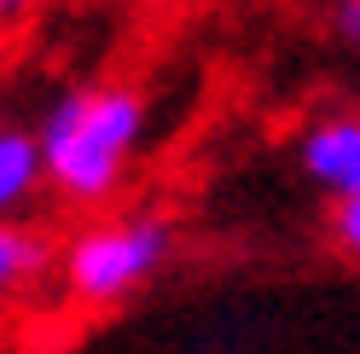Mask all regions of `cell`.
<instances>
[{"instance_id": "7a4b0ae2", "label": "cell", "mask_w": 360, "mask_h": 354, "mask_svg": "<svg viewBox=\"0 0 360 354\" xmlns=\"http://www.w3.org/2000/svg\"><path fill=\"white\" fill-rule=\"evenodd\" d=\"M169 244H174V227L163 215H128L110 227H94L64 250V284L76 302H122L163 268Z\"/></svg>"}, {"instance_id": "3957f363", "label": "cell", "mask_w": 360, "mask_h": 354, "mask_svg": "<svg viewBox=\"0 0 360 354\" xmlns=\"http://www.w3.org/2000/svg\"><path fill=\"white\" fill-rule=\"evenodd\" d=\"M297 163L314 186L337 197L360 192V110H337V117H314L297 134Z\"/></svg>"}, {"instance_id": "8992f818", "label": "cell", "mask_w": 360, "mask_h": 354, "mask_svg": "<svg viewBox=\"0 0 360 354\" xmlns=\"http://www.w3.org/2000/svg\"><path fill=\"white\" fill-rule=\"evenodd\" d=\"M331 244L360 261V192L354 197H337V209H331Z\"/></svg>"}, {"instance_id": "6da1fadb", "label": "cell", "mask_w": 360, "mask_h": 354, "mask_svg": "<svg viewBox=\"0 0 360 354\" xmlns=\"http://www.w3.org/2000/svg\"><path fill=\"white\" fill-rule=\"evenodd\" d=\"M140 128H146L140 87H76V93H64L41 122L47 181L70 204L110 197L134 145H140Z\"/></svg>"}, {"instance_id": "277c9868", "label": "cell", "mask_w": 360, "mask_h": 354, "mask_svg": "<svg viewBox=\"0 0 360 354\" xmlns=\"http://www.w3.org/2000/svg\"><path fill=\"white\" fill-rule=\"evenodd\" d=\"M47 174V157H41V134H24V128H0V215L18 209L35 192V181Z\"/></svg>"}, {"instance_id": "5b68a950", "label": "cell", "mask_w": 360, "mask_h": 354, "mask_svg": "<svg viewBox=\"0 0 360 354\" xmlns=\"http://www.w3.org/2000/svg\"><path fill=\"white\" fill-rule=\"evenodd\" d=\"M41 268H47V238L30 232V227L0 221V291H18V284L35 279Z\"/></svg>"}, {"instance_id": "52a82bcc", "label": "cell", "mask_w": 360, "mask_h": 354, "mask_svg": "<svg viewBox=\"0 0 360 354\" xmlns=\"http://www.w3.org/2000/svg\"><path fill=\"white\" fill-rule=\"evenodd\" d=\"M337 29H343L349 47H360V0H343V6H337Z\"/></svg>"}, {"instance_id": "ba28073f", "label": "cell", "mask_w": 360, "mask_h": 354, "mask_svg": "<svg viewBox=\"0 0 360 354\" xmlns=\"http://www.w3.org/2000/svg\"><path fill=\"white\" fill-rule=\"evenodd\" d=\"M35 0H0V24H12V18H24Z\"/></svg>"}]
</instances>
